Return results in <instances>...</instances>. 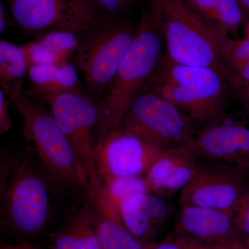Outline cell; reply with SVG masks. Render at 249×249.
Returning <instances> with one entry per match:
<instances>
[{"label": "cell", "instance_id": "obj_17", "mask_svg": "<svg viewBox=\"0 0 249 249\" xmlns=\"http://www.w3.org/2000/svg\"><path fill=\"white\" fill-rule=\"evenodd\" d=\"M82 35L72 31H52L37 36L22 45L29 67L70 62L78 49Z\"/></svg>", "mask_w": 249, "mask_h": 249}, {"label": "cell", "instance_id": "obj_30", "mask_svg": "<svg viewBox=\"0 0 249 249\" xmlns=\"http://www.w3.org/2000/svg\"><path fill=\"white\" fill-rule=\"evenodd\" d=\"M7 12H6V8L4 4L1 1L0 4V34H2L4 32L5 29L8 27V22H9Z\"/></svg>", "mask_w": 249, "mask_h": 249}, {"label": "cell", "instance_id": "obj_8", "mask_svg": "<svg viewBox=\"0 0 249 249\" xmlns=\"http://www.w3.org/2000/svg\"><path fill=\"white\" fill-rule=\"evenodd\" d=\"M120 126L162 150L188 145L197 131L179 108L148 89L132 101Z\"/></svg>", "mask_w": 249, "mask_h": 249}, {"label": "cell", "instance_id": "obj_16", "mask_svg": "<svg viewBox=\"0 0 249 249\" xmlns=\"http://www.w3.org/2000/svg\"><path fill=\"white\" fill-rule=\"evenodd\" d=\"M95 215V227L103 249H147L124 225L119 210L109 201L102 187L89 191Z\"/></svg>", "mask_w": 249, "mask_h": 249}, {"label": "cell", "instance_id": "obj_26", "mask_svg": "<svg viewBox=\"0 0 249 249\" xmlns=\"http://www.w3.org/2000/svg\"><path fill=\"white\" fill-rule=\"evenodd\" d=\"M147 249H211L196 241L173 233L158 244H149Z\"/></svg>", "mask_w": 249, "mask_h": 249}, {"label": "cell", "instance_id": "obj_25", "mask_svg": "<svg viewBox=\"0 0 249 249\" xmlns=\"http://www.w3.org/2000/svg\"><path fill=\"white\" fill-rule=\"evenodd\" d=\"M249 61V39H232L223 66V72L232 67L240 66Z\"/></svg>", "mask_w": 249, "mask_h": 249}, {"label": "cell", "instance_id": "obj_4", "mask_svg": "<svg viewBox=\"0 0 249 249\" xmlns=\"http://www.w3.org/2000/svg\"><path fill=\"white\" fill-rule=\"evenodd\" d=\"M145 89L173 103L197 129L215 124L227 114L230 88L221 72L180 65L165 53Z\"/></svg>", "mask_w": 249, "mask_h": 249}, {"label": "cell", "instance_id": "obj_20", "mask_svg": "<svg viewBox=\"0 0 249 249\" xmlns=\"http://www.w3.org/2000/svg\"><path fill=\"white\" fill-rule=\"evenodd\" d=\"M192 9L228 34H236L247 22L239 0H183Z\"/></svg>", "mask_w": 249, "mask_h": 249}, {"label": "cell", "instance_id": "obj_21", "mask_svg": "<svg viewBox=\"0 0 249 249\" xmlns=\"http://www.w3.org/2000/svg\"><path fill=\"white\" fill-rule=\"evenodd\" d=\"M27 54L22 45L0 41V83H22L29 71Z\"/></svg>", "mask_w": 249, "mask_h": 249}, {"label": "cell", "instance_id": "obj_7", "mask_svg": "<svg viewBox=\"0 0 249 249\" xmlns=\"http://www.w3.org/2000/svg\"><path fill=\"white\" fill-rule=\"evenodd\" d=\"M135 34L136 28L121 19L103 18L82 35L72 63L93 99L99 101L107 91Z\"/></svg>", "mask_w": 249, "mask_h": 249}, {"label": "cell", "instance_id": "obj_10", "mask_svg": "<svg viewBox=\"0 0 249 249\" xmlns=\"http://www.w3.org/2000/svg\"><path fill=\"white\" fill-rule=\"evenodd\" d=\"M163 150L124 127L109 130L100 147L95 171L100 184L116 178L144 176Z\"/></svg>", "mask_w": 249, "mask_h": 249}, {"label": "cell", "instance_id": "obj_15", "mask_svg": "<svg viewBox=\"0 0 249 249\" xmlns=\"http://www.w3.org/2000/svg\"><path fill=\"white\" fill-rule=\"evenodd\" d=\"M117 208L125 227L145 245L152 243L168 222L171 212L164 197L152 193L124 199Z\"/></svg>", "mask_w": 249, "mask_h": 249}, {"label": "cell", "instance_id": "obj_6", "mask_svg": "<svg viewBox=\"0 0 249 249\" xmlns=\"http://www.w3.org/2000/svg\"><path fill=\"white\" fill-rule=\"evenodd\" d=\"M38 98L47 105L71 144L91 188L99 186L95 160L109 129L98 101L81 89Z\"/></svg>", "mask_w": 249, "mask_h": 249}, {"label": "cell", "instance_id": "obj_27", "mask_svg": "<svg viewBox=\"0 0 249 249\" xmlns=\"http://www.w3.org/2000/svg\"><path fill=\"white\" fill-rule=\"evenodd\" d=\"M230 89L235 90L249 85V61L223 72Z\"/></svg>", "mask_w": 249, "mask_h": 249}, {"label": "cell", "instance_id": "obj_12", "mask_svg": "<svg viewBox=\"0 0 249 249\" xmlns=\"http://www.w3.org/2000/svg\"><path fill=\"white\" fill-rule=\"evenodd\" d=\"M249 173L242 168L209 163L199 165L195 176L180 193L181 206H195L233 213Z\"/></svg>", "mask_w": 249, "mask_h": 249}, {"label": "cell", "instance_id": "obj_31", "mask_svg": "<svg viewBox=\"0 0 249 249\" xmlns=\"http://www.w3.org/2000/svg\"><path fill=\"white\" fill-rule=\"evenodd\" d=\"M0 249H40L36 246L31 245L27 242H22L18 245H4L1 247Z\"/></svg>", "mask_w": 249, "mask_h": 249}, {"label": "cell", "instance_id": "obj_2", "mask_svg": "<svg viewBox=\"0 0 249 249\" xmlns=\"http://www.w3.org/2000/svg\"><path fill=\"white\" fill-rule=\"evenodd\" d=\"M22 119L28 150L61 191L91 188L85 170L50 109L31 99L23 82L1 84Z\"/></svg>", "mask_w": 249, "mask_h": 249}, {"label": "cell", "instance_id": "obj_18", "mask_svg": "<svg viewBox=\"0 0 249 249\" xmlns=\"http://www.w3.org/2000/svg\"><path fill=\"white\" fill-rule=\"evenodd\" d=\"M78 70L72 62L34 65L29 67L28 75L33 95H44L80 90Z\"/></svg>", "mask_w": 249, "mask_h": 249}, {"label": "cell", "instance_id": "obj_3", "mask_svg": "<svg viewBox=\"0 0 249 249\" xmlns=\"http://www.w3.org/2000/svg\"><path fill=\"white\" fill-rule=\"evenodd\" d=\"M59 191L29 150L16 156L0 186L1 227L23 237L39 235L52 219Z\"/></svg>", "mask_w": 249, "mask_h": 249}, {"label": "cell", "instance_id": "obj_33", "mask_svg": "<svg viewBox=\"0 0 249 249\" xmlns=\"http://www.w3.org/2000/svg\"><path fill=\"white\" fill-rule=\"evenodd\" d=\"M245 33V37L249 39V19L246 22Z\"/></svg>", "mask_w": 249, "mask_h": 249}, {"label": "cell", "instance_id": "obj_23", "mask_svg": "<svg viewBox=\"0 0 249 249\" xmlns=\"http://www.w3.org/2000/svg\"><path fill=\"white\" fill-rule=\"evenodd\" d=\"M236 232L242 245L249 249V183L246 186L233 212Z\"/></svg>", "mask_w": 249, "mask_h": 249}, {"label": "cell", "instance_id": "obj_28", "mask_svg": "<svg viewBox=\"0 0 249 249\" xmlns=\"http://www.w3.org/2000/svg\"><path fill=\"white\" fill-rule=\"evenodd\" d=\"M6 92L0 90V134L2 135L11 128V121L9 112V105Z\"/></svg>", "mask_w": 249, "mask_h": 249}, {"label": "cell", "instance_id": "obj_19", "mask_svg": "<svg viewBox=\"0 0 249 249\" xmlns=\"http://www.w3.org/2000/svg\"><path fill=\"white\" fill-rule=\"evenodd\" d=\"M49 249H103L90 202L67 221L54 237Z\"/></svg>", "mask_w": 249, "mask_h": 249}, {"label": "cell", "instance_id": "obj_9", "mask_svg": "<svg viewBox=\"0 0 249 249\" xmlns=\"http://www.w3.org/2000/svg\"><path fill=\"white\" fill-rule=\"evenodd\" d=\"M15 22L25 35L52 31L83 34L103 18L89 0H8Z\"/></svg>", "mask_w": 249, "mask_h": 249}, {"label": "cell", "instance_id": "obj_24", "mask_svg": "<svg viewBox=\"0 0 249 249\" xmlns=\"http://www.w3.org/2000/svg\"><path fill=\"white\" fill-rule=\"evenodd\" d=\"M98 14L103 18L121 19L133 9L139 0H89Z\"/></svg>", "mask_w": 249, "mask_h": 249}, {"label": "cell", "instance_id": "obj_14", "mask_svg": "<svg viewBox=\"0 0 249 249\" xmlns=\"http://www.w3.org/2000/svg\"><path fill=\"white\" fill-rule=\"evenodd\" d=\"M197 160L188 144L163 150L145 175L152 193L163 197L181 193L196 175Z\"/></svg>", "mask_w": 249, "mask_h": 249}, {"label": "cell", "instance_id": "obj_29", "mask_svg": "<svg viewBox=\"0 0 249 249\" xmlns=\"http://www.w3.org/2000/svg\"><path fill=\"white\" fill-rule=\"evenodd\" d=\"M232 96L242 106V111L249 115V85L232 90Z\"/></svg>", "mask_w": 249, "mask_h": 249}, {"label": "cell", "instance_id": "obj_32", "mask_svg": "<svg viewBox=\"0 0 249 249\" xmlns=\"http://www.w3.org/2000/svg\"><path fill=\"white\" fill-rule=\"evenodd\" d=\"M247 18V21L249 19V0H239ZM246 23V22H245Z\"/></svg>", "mask_w": 249, "mask_h": 249}, {"label": "cell", "instance_id": "obj_11", "mask_svg": "<svg viewBox=\"0 0 249 249\" xmlns=\"http://www.w3.org/2000/svg\"><path fill=\"white\" fill-rule=\"evenodd\" d=\"M190 147L198 159L249 173V115L241 111L197 129Z\"/></svg>", "mask_w": 249, "mask_h": 249}, {"label": "cell", "instance_id": "obj_1", "mask_svg": "<svg viewBox=\"0 0 249 249\" xmlns=\"http://www.w3.org/2000/svg\"><path fill=\"white\" fill-rule=\"evenodd\" d=\"M150 13L164 38L165 55L180 65L222 73L232 39L183 0H148Z\"/></svg>", "mask_w": 249, "mask_h": 249}, {"label": "cell", "instance_id": "obj_22", "mask_svg": "<svg viewBox=\"0 0 249 249\" xmlns=\"http://www.w3.org/2000/svg\"><path fill=\"white\" fill-rule=\"evenodd\" d=\"M101 186L108 199L116 208L124 199L142 193H152L145 175L116 178L107 185Z\"/></svg>", "mask_w": 249, "mask_h": 249}, {"label": "cell", "instance_id": "obj_13", "mask_svg": "<svg viewBox=\"0 0 249 249\" xmlns=\"http://www.w3.org/2000/svg\"><path fill=\"white\" fill-rule=\"evenodd\" d=\"M173 233L211 249H247L237 235L232 213L181 206Z\"/></svg>", "mask_w": 249, "mask_h": 249}, {"label": "cell", "instance_id": "obj_5", "mask_svg": "<svg viewBox=\"0 0 249 249\" xmlns=\"http://www.w3.org/2000/svg\"><path fill=\"white\" fill-rule=\"evenodd\" d=\"M164 38L150 11L141 18L133 42L98 101L109 131L119 127L132 101L145 89L164 56Z\"/></svg>", "mask_w": 249, "mask_h": 249}]
</instances>
